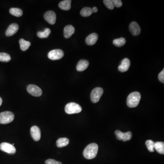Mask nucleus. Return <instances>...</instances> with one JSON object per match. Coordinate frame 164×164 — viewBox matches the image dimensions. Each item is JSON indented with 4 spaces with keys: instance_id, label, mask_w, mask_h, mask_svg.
<instances>
[{
    "instance_id": "obj_1",
    "label": "nucleus",
    "mask_w": 164,
    "mask_h": 164,
    "mask_svg": "<svg viewBox=\"0 0 164 164\" xmlns=\"http://www.w3.org/2000/svg\"><path fill=\"white\" fill-rule=\"evenodd\" d=\"M98 151V145L95 143L89 144L85 148L83 155L86 159L91 160L96 156Z\"/></svg>"
},
{
    "instance_id": "obj_2",
    "label": "nucleus",
    "mask_w": 164,
    "mask_h": 164,
    "mask_svg": "<svg viewBox=\"0 0 164 164\" xmlns=\"http://www.w3.org/2000/svg\"><path fill=\"white\" fill-rule=\"evenodd\" d=\"M140 99L141 95L140 93L138 92L131 93L127 98V105L129 108L137 107L140 103Z\"/></svg>"
},
{
    "instance_id": "obj_3",
    "label": "nucleus",
    "mask_w": 164,
    "mask_h": 164,
    "mask_svg": "<svg viewBox=\"0 0 164 164\" xmlns=\"http://www.w3.org/2000/svg\"><path fill=\"white\" fill-rule=\"evenodd\" d=\"M82 110V109L80 105L73 102L67 104L65 107V111L68 114L79 113L81 112Z\"/></svg>"
},
{
    "instance_id": "obj_4",
    "label": "nucleus",
    "mask_w": 164,
    "mask_h": 164,
    "mask_svg": "<svg viewBox=\"0 0 164 164\" xmlns=\"http://www.w3.org/2000/svg\"><path fill=\"white\" fill-rule=\"evenodd\" d=\"M14 119V115L10 111L0 113V124H7L11 123Z\"/></svg>"
},
{
    "instance_id": "obj_5",
    "label": "nucleus",
    "mask_w": 164,
    "mask_h": 164,
    "mask_svg": "<svg viewBox=\"0 0 164 164\" xmlns=\"http://www.w3.org/2000/svg\"><path fill=\"white\" fill-rule=\"evenodd\" d=\"M103 89L100 87L95 88L92 91L91 93V100L93 103H96L100 100L101 97L103 95Z\"/></svg>"
},
{
    "instance_id": "obj_6",
    "label": "nucleus",
    "mask_w": 164,
    "mask_h": 164,
    "mask_svg": "<svg viewBox=\"0 0 164 164\" xmlns=\"http://www.w3.org/2000/svg\"><path fill=\"white\" fill-rule=\"evenodd\" d=\"M64 56V52L61 49H54L48 53V57L52 60H57L61 59Z\"/></svg>"
},
{
    "instance_id": "obj_7",
    "label": "nucleus",
    "mask_w": 164,
    "mask_h": 164,
    "mask_svg": "<svg viewBox=\"0 0 164 164\" xmlns=\"http://www.w3.org/2000/svg\"><path fill=\"white\" fill-rule=\"evenodd\" d=\"M0 149L10 154H13L16 152V148L14 145L6 142H3L0 144Z\"/></svg>"
},
{
    "instance_id": "obj_8",
    "label": "nucleus",
    "mask_w": 164,
    "mask_h": 164,
    "mask_svg": "<svg viewBox=\"0 0 164 164\" xmlns=\"http://www.w3.org/2000/svg\"><path fill=\"white\" fill-rule=\"evenodd\" d=\"M27 91L29 94L35 97L41 96L42 93L40 88L35 85H29L27 87Z\"/></svg>"
},
{
    "instance_id": "obj_9",
    "label": "nucleus",
    "mask_w": 164,
    "mask_h": 164,
    "mask_svg": "<svg viewBox=\"0 0 164 164\" xmlns=\"http://www.w3.org/2000/svg\"><path fill=\"white\" fill-rule=\"evenodd\" d=\"M44 18L48 23L51 25H53L55 24L56 21V15L53 11H48L45 13Z\"/></svg>"
},
{
    "instance_id": "obj_10",
    "label": "nucleus",
    "mask_w": 164,
    "mask_h": 164,
    "mask_svg": "<svg viewBox=\"0 0 164 164\" xmlns=\"http://www.w3.org/2000/svg\"><path fill=\"white\" fill-rule=\"evenodd\" d=\"M30 132L31 136L34 140L38 141L40 140L41 133L40 129H39V127L37 126H33L31 128Z\"/></svg>"
},
{
    "instance_id": "obj_11",
    "label": "nucleus",
    "mask_w": 164,
    "mask_h": 164,
    "mask_svg": "<svg viewBox=\"0 0 164 164\" xmlns=\"http://www.w3.org/2000/svg\"><path fill=\"white\" fill-rule=\"evenodd\" d=\"M129 29L130 33L134 36H138L140 33V28L139 24L136 21L131 22L129 25Z\"/></svg>"
},
{
    "instance_id": "obj_12",
    "label": "nucleus",
    "mask_w": 164,
    "mask_h": 164,
    "mask_svg": "<svg viewBox=\"0 0 164 164\" xmlns=\"http://www.w3.org/2000/svg\"><path fill=\"white\" fill-rule=\"evenodd\" d=\"M19 29V26L16 24H11L6 32V35L8 37L13 36L17 33Z\"/></svg>"
},
{
    "instance_id": "obj_13",
    "label": "nucleus",
    "mask_w": 164,
    "mask_h": 164,
    "mask_svg": "<svg viewBox=\"0 0 164 164\" xmlns=\"http://www.w3.org/2000/svg\"><path fill=\"white\" fill-rule=\"evenodd\" d=\"M130 65V62L128 58H124L118 67V70L120 72H126L129 69Z\"/></svg>"
},
{
    "instance_id": "obj_14",
    "label": "nucleus",
    "mask_w": 164,
    "mask_h": 164,
    "mask_svg": "<svg viewBox=\"0 0 164 164\" xmlns=\"http://www.w3.org/2000/svg\"><path fill=\"white\" fill-rule=\"evenodd\" d=\"M89 65V62L86 60H80L77 65V70L78 72H82L86 70Z\"/></svg>"
},
{
    "instance_id": "obj_15",
    "label": "nucleus",
    "mask_w": 164,
    "mask_h": 164,
    "mask_svg": "<svg viewBox=\"0 0 164 164\" xmlns=\"http://www.w3.org/2000/svg\"><path fill=\"white\" fill-rule=\"evenodd\" d=\"M98 39V35L95 33L90 34L86 38V43L88 45H93L96 44Z\"/></svg>"
},
{
    "instance_id": "obj_16",
    "label": "nucleus",
    "mask_w": 164,
    "mask_h": 164,
    "mask_svg": "<svg viewBox=\"0 0 164 164\" xmlns=\"http://www.w3.org/2000/svg\"><path fill=\"white\" fill-rule=\"evenodd\" d=\"M74 32L75 28L73 26L70 25L67 26L64 28V36L66 38H69L74 33Z\"/></svg>"
},
{
    "instance_id": "obj_17",
    "label": "nucleus",
    "mask_w": 164,
    "mask_h": 164,
    "mask_svg": "<svg viewBox=\"0 0 164 164\" xmlns=\"http://www.w3.org/2000/svg\"><path fill=\"white\" fill-rule=\"evenodd\" d=\"M71 1L70 0H65L61 1L59 3V7L62 10L65 11H68L71 8Z\"/></svg>"
},
{
    "instance_id": "obj_18",
    "label": "nucleus",
    "mask_w": 164,
    "mask_h": 164,
    "mask_svg": "<svg viewBox=\"0 0 164 164\" xmlns=\"http://www.w3.org/2000/svg\"><path fill=\"white\" fill-rule=\"evenodd\" d=\"M69 142V140L67 138H60L57 141V146L59 148H62L68 145Z\"/></svg>"
},
{
    "instance_id": "obj_19",
    "label": "nucleus",
    "mask_w": 164,
    "mask_h": 164,
    "mask_svg": "<svg viewBox=\"0 0 164 164\" xmlns=\"http://www.w3.org/2000/svg\"><path fill=\"white\" fill-rule=\"evenodd\" d=\"M19 44L20 45L21 49L23 51H25L28 50L31 44L30 42L25 40L24 39H20Z\"/></svg>"
},
{
    "instance_id": "obj_20",
    "label": "nucleus",
    "mask_w": 164,
    "mask_h": 164,
    "mask_svg": "<svg viewBox=\"0 0 164 164\" xmlns=\"http://www.w3.org/2000/svg\"><path fill=\"white\" fill-rule=\"evenodd\" d=\"M155 149L157 152L161 154H164V143L163 142H156L155 143Z\"/></svg>"
},
{
    "instance_id": "obj_21",
    "label": "nucleus",
    "mask_w": 164,
    "mask_h": 164,
    "mask_svg": "<svg viewBox=\"0 0 164 164\" xmlns=\"http://www.w3.org/2000/svg\"><path fill=\"white\" fill-rule=\"evenodd\" d=\"M9 12L11 15L17 17H21L23 14L22 10L21 9L17 8H12L10 9Z\"/></svg>"
},
{
    "instance_id": "obj_22",
    "label": "nucleus",
    "mask_w": 164,
    "mask_h": 164,
    "mask_svg": "<svg viewBox=\"0 0 164 164\" xmlns=\"http://www.w3.org/2000/svg\"><path fill=\"white\" fill-rule=\"evenodd\" d=\"M92 8L89 7H85L81 10L80 14L84 17H89L93 13Z\"/></svg>"
},
{
    "instance_id": "obj_23",
    "label": "nucleus",
    "mask_w": 164,
    "mask_h": 164,
    "mask_svg": "<svg viewBox=\"0 0 164 164\" xmlns=\"http://www.w3.org/2000/svg\"><path fill=\"white\" fill-rule=\"evenodd\" d=\"M125 43H126V40L125 38L123 37L114 39L113 41V45L118 47H122L125 44Z\"/></svg>"
},
{
    "instance_id": "obj_24",
    "label": "nucleus",
    "mask_w": 164,
    "mask_h": 164,
    "mask_svg": "<svg viewBox=\"0 0 164 164\" xmlns=\"http://www.w3.org/2000/svg\"><path fill=\"white\" fill-rule=\"evenodd\" d=\"M51 30L49 28H46L44 32H38L37 33L38 37L40 38H47L50 35Z\"/></svg>"
},
{
    "instance_id": "obj_25",
    "label": "nucleus",
    "mask_w": 164,
    "mask_h": 164,
    "mask_svg": "<svg viewBox=\"0 0 164 164\" xmlns=\"http://www.w3.org/2000/svg\"><path fill=\"white\" fill-rule=\"evenodd\" d=\"M11 60V57L9 54L4 53H0V61L2 62H8Z\"/></svg>"
},
{
    "instance_id": "obj_26",
    "label": "nucleus",
    "mask_w": 164,
    "mask_h": 164,
    "mask_svg": "<svg viewBox=\"0 0 164 164\" xmlns=\"http://www.w3.org/2000/svg\"><path fill=\"white\" fill-rule=\"evenodd\" d=\"M146 147L149 151L151 152H154V147H155V142L152 140H147L145 142Z\"/></svg>"
},
{
    "instance_id": "obj_27",
    "label": "nucleus",
    "mask_w": 164,
    "mask_h": 164,
    "mask_svg": "<svg viewBox=\"0 0 164 164\" xmlns=\"http://www.w3.org/2000/svg\"><path fill=\"white\" fill-rule=\"evenodd\" d=\"M132 136V133L130 131H128L127 132L124 133V136H123L122 141H126L129 140L131 139Z\"/></svg>"
},
{
    "instance_id": "obj_28",
    "label": "nucleus",
    "mask_w": 164,
    "mask_h": 164,
    "mask_svg": "<svg viewBox=\"0 0 164 164\" xmlns=\"http://www.w3.org/2000/svg\"><path fill=\"white\" fill-rule=\"evenodd\" d=\"M103 2L105 5L106 6V7L109 9L113 10L114 8V6L113 4L112 1L111 0H104Z\"/></svg>"
},
{
    "instance_id": "obj_29",
    "label": "nucleus",
    "mask_w": 164,
    "mask_h": 164,
    "mask_svg": "<svg viewBox=\"0 0 164 164\" xmlns=\"http://www.w3.org/2000/svg\"><path fill=\"white\" fill-rule=\"evenodd\" d=\"M124 133L122 132L120 130H116L115 132V134L116 136L117 139L120 140H122L123 139V136H124Z\"/></svg>"
},
{
    "instance_id": "obj_30",
    "label": "nucleus",
    "mask_w": 164,
    "mask_h": 164,
    "mask_svg": "<svg viewBox=\"0 0 164 164\" xmlns=\"http://www.w3.org/2000/svg\"><path fill=\"white\" fill-rule=\"evenodd\" d=\"M112 1L113 6L116 8H120L122 6V2L120 0H113Z\"/></svg>"
},
{
    "instance_id": "obj_31",
    "label": "nucleus",
    "mask_w": 164,
    "mask_h": 164,
    "mask_svg": "<svg viewBox=\"0 0 164 164\" xmlns=\"http://www.w3.org/2000/svg\"><path fill=\"white\" fill-rule=\"evenodd\" d=\"M45 164H62V163L53 159H48L45 161Z\"/></svg>"
},
{
    "instance_id": "obj_32",
    "label": "nucleus",
    "mask_w": 164,
    "mask_h": 164,
    "mask_svg": "<svg viewBox=\"0 0 164 164\" xmlns=\"http://www.w3.org/2000/svg\"><path fill=\"white\" fill-rule=\"evenodd\" d=\"M158 78H159V80L162 82V83H164V69H163V70L161 71L158 75Z\"/></svg>"
},
{
    "instance_id": "obj_33",
    "label": "nucleus",
    "mask_w": 164,
    "mask_h": 164,
    "mask_svg": "<svg viewBox=\"0 0 164 164\" xmlns=\"http://www.w3.org/2000/svg\"><path fill=\"white\" fill-rule=\"evenodd\" d=\"M98 10L97 8L95 7V6H94V7H93L92 8L93 12H98Z\"/></svg>"
},
{
    "instance_id": "obj_34",
    "label": "nucleus",
    "mask_w": 164,
    "mask_h": 164,
    "mask_svg": "<svg viewBox=\"0 0 164 164\" xmlns=\"http://www.w3.org/2000/svg\"><path fill=\"white\" fill-rule=\"evenodd\" d=\"M2 103V100L1 98L0 97V106H1Z\"/></svg>"
}]
</instances>
